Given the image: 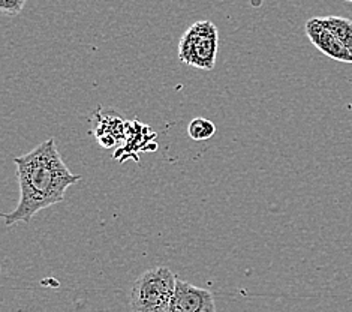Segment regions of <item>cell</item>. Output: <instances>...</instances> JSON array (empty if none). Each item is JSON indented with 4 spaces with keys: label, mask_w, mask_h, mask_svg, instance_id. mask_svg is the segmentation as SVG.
<instances>
[{
    "label": "cell",
    "mask_w": 352,
    "mask_h": 312,
    "mask_svg": "<svg viewBox=\"0 0 352 312\" xmlns=\"http://www.w3.org/2000/svg\"><path fill=\"white\" fill-rule=\"evenodd\" d=\"M28 0H0V11L8 17L19 15Z\"/></svg>",
    "instance_id": "8"
},
{
    "label": "cell",
    "mask_w": 352,
    "mask_h": 312,
    "mask_svg": "<svg viewBox=\"0 0 352 312\" xmlns=\"http://www.w3.org/2000/svg\"><path fill=\"white\" fill-rule=\"evenodd\" d=\"M153 312H168L166 309H161V311H153Z\"/></svg>",
    "instance_id": "9"
},
{
    "label": "cell",
    "mask_w": 352,
    "mask_h": 312,
    "mask_svg": "<svg viewBox=\"0 0 352 312\" xmlns=\"http://www.w3.org/2000/svg\"><path fill=\"white\" fill-rule=\"evenodd\" d=\"M175 282L177 276L168 267H155L142 273L131 290L132 312L168 311Z\"/></svg>",
    "instance_id": "2"
},
{
    "label": "cell",
    "mask_w": 352,
    "mask_h": 312,
    "mask_svg": "<svg viewBox=\"0 0 352 312\" xmlns=\"http://www.w3.org/2000/svg\"><path fill=\"white\" fill-rule=\"evenodd\" d=\"M14 163L20 185V201L12 212L3 215L6 225L30 222L43 209L62 203L66 189L81 179L63 163L54 138L41 143L29 154L15 158Z\"/></svg>",
    "instance_id": "1"
},
{
    "label": "cell",
    "mask_w": 352,
    "mask_h": 312,
    "mask_svg": "<svg viewBox=\"0 0 352 312\" xmlns=\"http://www.w3.org/2000/svg\"><path fill=\"white\" fill-rule=\"evenodd\" d=\"M305 29L309 41L312 42L322 54L333 59V61L352 63L351 53L338 39V37L324 26L321 19H310L306 23Z\"/></svg>",
    "instance_id": "5"
},
{
    "label": "cell",
    "mask_w": 352,
    "mask_h": 312,
    "mask_svg": "<svg viewBox=\"0 0 352 312\" xmlns=\"http://www.w3.org/2000/svg\"><path fill=\"white\" fill-rule=\"evenodd\" d=\"M216 134V125L204 119V117H197V119L192 121L188 126V136L195 140V141H204L212 138Z\"/></svg>",
    "instance_id": "7"
},
{
    "label": "cell",
    "mask_w": 352,
    "mask_h": 312,
    "mask_svg": "<svg viewBox=\"0 0 352 312\" xmlns=\"http://www.w3.org/2000/svg\"><path fill=\"white\" fill-rule=\"evenodd\" d=\"M168 312H216L213 294L177 278Z\"/></svg>",
    "instance_id": "4"
},
{
    "label": "cell",
    "mask_w": 352,
    "mask_h": 312,
    "mask_svg": "<svg viewBox=\"0 0 352 312\" xmlns=\"http://www.w3.org/2000/svg\"><path fill=\"white\" fill-rule=\"evenodd\" d=\"M321 21L327 29L331 30L338 37V39L345 45L352 56V20L345 19V17L329 15L321 17Z\"/></svg>",
    "instance_id": "6"
},
{
    "label": "cell",
    "mask_w": 352,
    "mask_h": 312,
    "mask_svg": "<svg viewBox=\"0 0 352 312\" xmlns=\"http://www.w3.org/2000/svg\"><path fill=\"white\" fill-rule=\"evenodd\" d=\"M346 2H351V3H352V0H346Z\"/></svg>",
    "instance_id": "10"
},
{
    "label": "cell",
    "mask_w": 352,
    "mask_h": 312,
    "mask_svg": "<svg viewBox=\"0 0 352 312\" xmlns=\"http://www.w3.org/2000/svg\"><path fill=\"white\" fill-rule=\"evenodd\" d=\"M217 29L212 21H197L180 38V61L198 70L212 71L217 56Z\"/></svg>",
    "instance_id": "3"
}]
</instances>
